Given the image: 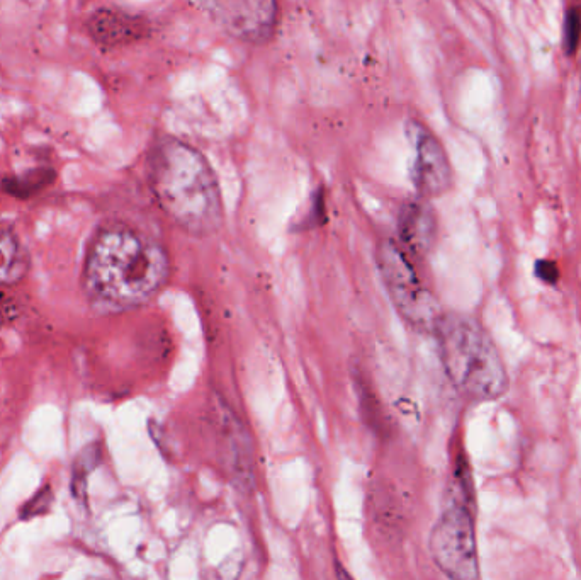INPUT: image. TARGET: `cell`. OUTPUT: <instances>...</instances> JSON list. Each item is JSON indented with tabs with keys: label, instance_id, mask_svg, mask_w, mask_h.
<instances>
[{
	"label": "cell",
	"instance_id": "e0dca14e",
	"mask_svg": "<svg viewBox=\"0 0 581 580\" xmlns=\"http://www.w3.org/2000/svg\"><path fill=\"white\" fill-rule=\"evenodd\" d=\"M337 572H339V580H352V577L340 565L337 567Z\"/></svg>",
	"mask_w": 581,
	"mask_h": 580
},
{
	"label": "cell",
	"instance_id": "277c9868",
	"mask_svg": "<svg viewBox=\"0 0 581 580\" xmlns=\"http://www.w3.org/2000/svg\"><path fill=\"white\" fill-rule=\"evenodd\" d=\"M435 565L451 580L480 579L473 518V485L464 458L457 463L451 501L437 519L429 540Z\"/></svg>",
	"mask_w": 581,
	"mask_h": 580
},
{
	"label": "cell",
	"instance_id": "9a60e30c",
	"mask_svg": "<svg viewBox=\"0 0 581 580\" xmlns=\"http://www.w3.org/2000/svg\"><path fill=\"white\" fill-rule=\"evenodd\" d=\"M534 273H536L537 278L548 285H556L559 281L558 264L549 261V259H539L534 266Z\"/></svg>",
	"mask_w": 581,
	"mask_h": 580
},
{
	"label": "cell",
	"instance_id": "8992f818",
	"mask_svg": "<svg viewBox=\"0 0 581 580\" xmlns=\"http://www.w3.org/2000/svg\"><path fill=\"white\" fill-rule=\"evenodd\" d=\"M198 7L226 35L250 45H262L271 40L281 19V7L271 0H221L201 2Z\"/></svg>",
	"mask_w": 581,
	"mask_h": 580
},
{
	"label": "cell",
	"instance_id": "9c48e42d",
	"mask_svg": "<svg viewBox=\"0 0 581 580\" xmlns=\"http://www.w3.org/2000/svg\"><path fill=\"white\" fill-rule=\"evenodd\" d=\"M89 31L97 45L118 48L143 40L148 35V24L140 16L106 7L92 14Z\"/></svg>",
	"mask_w": 581,
	"mask_h": 580
},
{
	"label": "cell",
	"instance_id": "3957f363",
	"mask_svg": "<svg viewBox=\"0 0 581 580\" xmlns=\"http://www.w3.org/2000/svg\"><path fill=\"white\" fill-rule=\"evenodd\" d=\"M440 363L459 392L474 400H497L508 390V375L495 342L478 320L446 313L435 325Z\"/></svg>",
	"mask_w": 581,
	"mask_h": 580
},
{
	"label": "cell",
	"instance_id": "52a82bcc",
	"mask_svg": "<svg viewBox=\"0 0 581 580\" xmlns=\"http://www.w3.org/2000/svg\"><path fill=\"white\" fill-rule=\"evenodd\" d=\"M413 147L412 182L420 198H439L452 186V169L442 143L418 121L408 123Z\"/></svg>",
	"mask_w": 581,
	"mask_h": 580
},
{
	"label": "cell",
	"instance_id": "5bb4252c",
	"mask_svg": "<svg viewBox=\"0 0 581 580\" xmlns=\"http://www.w3.org/2000/svg\"><path fill=\"white\" fill-rule=\"evenodd\" d=\"M581 16L576 9L566 11L565 26H563V45L566 55H573L580 45Z\"/></svg>",
	"mask_w": 581,
	"mask_h": 580
},
{
	"label": "cell",
	"instance_id": "ba28073f",
	"mask_svg": "<svg viewBox=\"0 0 581 580\" xmlns=\"http://www.w3.org/2000/svg\"><path fill=\"white\" fill-rule=\"evenodd\" d=\"M396 228L400 239L398 245L408 256H427L437 239V217L434 208L424 198L407 201L401 206Z\"/></svg>",
	"mask_w": 581,
	"mask_h": 580
},
{
	"label": "cell",
	"instance_id": "7c38bea8",
	"mask_svg": "<svg viewBox=\"0 0 581 580\" xmlns=\"http://www.w3.org/2000/svg\"><path fill=\"white\" fill-rule=\"evenodd\" d=\"M53 179L51 172L34 171L29 172L23 177H12L4 182V189L7 193L14 194V196H29L31 193H36L38 189L45 188L46 184Z\"/></svg>",
	"mask_w": 581,
	"mask_h": 580
},
{
	"label": "cell",
	"instance_id": "2e32d148",
	"mask_svg": "<svg viewBox=\"0 0 581 580\" xmlns=\"http://www.w3.org/2000/svg\"><path fill=\"white\" fill-rule=\"evenodd\" d=\"M14 313H16V310H14V302H12L9 296L0 293V324L12 320Z\"/></svg>",
	"mask_w": 581,
	"mask_h": 580
},
{
	"label": "cell",
	"instance_id": "5b68a950",
	"mask_svg": "<svg viewBox=\"0 0 581 580\" xmlns=\"http://www.w3.org/2000/svg\"><path fill=\"white\" fill-rule=\"evenodd\" d=\"M376 257L386 291L401 317L415 329L434 332L442 313L434 295L418 278L412 257L393 240L381 242Z\"/></svg>",
	"mask_w": 581,
	"mask_h": 580
},
{
	"label": "cell",
	"instance_id": "6da1fadb",
	"mask_svg": "<svg viewBox=\"0 0 581 580\" xmlns=\"http://www.w3.org/2000/svg\"><path fill=\"white\" fill-rule=\"evenodd\" d=\"M169 276V254L157 240L125 223H111L89 245L82 285L94 307L125 312L147 305Z\"/></svg>",
	"mask_w": 581,
	"mask_h": 580
},
{
	"label": "cell",
	"instance_id": "4fadbf2b",
	"mask_svg": "<svg viewBox=\"0 0 581 580\" xmlns=\"http://www.w3.org/2000/svg\"><path fill=\"white\" fill-rule=\"evenodd\" d=\"M53 504V494H51L50 485H45L43 489L38 490L36 494L21 507V519H33L43 516L50 511Z\"/></svg>",
	"mask_w": 581,
	"mask_h": 580
},
{
	"label": "cell",
	"instance_id": "8fae6325",
	"mask_svg": "<svg viewBox=\"0 0 581 580\" xmlns=\"http://www.w3.org/2000/svg\"><path fill=\"white\" fill-rule=\"evenodd\" d=\"M102 453L101 446L97 443L85 446L80 451L77 460L74 463V475H72V490L74 495L80 501H84L87 495V478L91 475L92 470H96L97 465L101 463Z\"/></svg>",
	"mask_w": 581,
	"mask_h": 580
},
{
	"label": "cell",
	"instance_id": "7a4b0ae2",
	"mask_svg": "<svg viewBox=\"0 0 581 580\" xmlns=\"http://www.w3.org/2000/svg\"><path fill=\"white\" fill-rule=\"evenodd\" d=\"M148 182L165 215L196 237H209L223 223L220 182L198 148L184 140H157L148 157Z\"/></svg>",
	"mask_w": 581,
	"mask_h": 580
},
{
	"label": "cell",
	"instance_id": "30bf717a",
	"mask_svg": "<svg viewBox=\"0 0 581 580\" xmlns=\"http://www.w3.org/2000/svg\"><path fill=\"white\" fill-rule=\"evenodd\" d=\"M29 256L16 232L0 225V286H14L28 274Z\"/></svg>",
	"mask_w": 581,
	"mask_h": 580
}]
</instances>
